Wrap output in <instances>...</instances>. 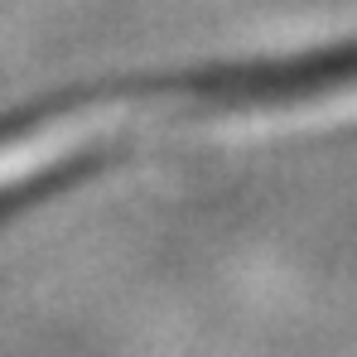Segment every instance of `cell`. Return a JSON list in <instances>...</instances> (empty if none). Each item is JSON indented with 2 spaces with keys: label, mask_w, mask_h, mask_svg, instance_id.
I'll return each instance as SVG.
<instances>
[{
  "label": "cell",
  "mask_w": 357,
  "mask_h": 357,
  "mask_svg": "<svg viewBox=\"0 0 357 357\" xmlns=\"http://www.w3.org/2000/svg\"><path fill=\"white\" fill-rule=\"evenodd\" d=\"M193 107H275V102H314L357 87V39L290 54L280 63H241V68H203L174 82Z\"/></svg>",
  "instance_id": "1"
}]
</instances>
